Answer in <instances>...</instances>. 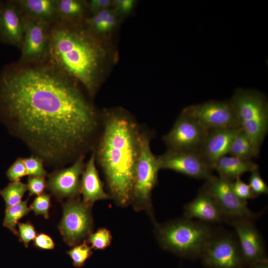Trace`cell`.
<instances>
[{
  "label": "cell",
  "instance_id": "1",
  "mask_svg": "<svg viewBox=\"0 0 268 268\" xmlns=\"http://www.w3.org/2000/svg\"><path fill=\"white\" fill-rule=\"evenodd\" d=\"M0 112L43 159L76 160L94 147L101 115L75 81L47 62L0 72Z\"/></svg>",
  "mask_w": 268,
  "mask_h": 268
},
{
  "label": "cell",
  "instance_id": "2",
  "mask_svg": "<svg viewBox=\"0 0 268 268\" xmlns=\"http://www.w3.org/2000/svg\"><path fill=\"white\" fill-rule=\"evenodd\" d=\"M101 128L93 151L110 198L118 205L131 202L136 163L144 130L129 112L121 107L100 113Z\"/></svg>",
  "mask_w": 268,
  "mask_h": 268
},
{
  "label": "cell",
  "instance_id": "3",
  "mask_svg": "<svg viewBox=\"0 0 268 268\" xmlns=\"http://www.w3.org/2000/svg\"><path fill=\"white\" fill-rule=\"evenodd\" d=\"M107 58L98 36L82 22L51 24L46 62L80 82L93 97L100 85Z\"/></svg>",
  "mask_w": 268,
  "mask_h": 268
},
{
  "label": "cell",
  "instance_id": "4",
  "mask_svg": "<svg viewBox=\"0 0 268 268\" xmlns=\"http://www.w3.org/2000/svg\"><path fill=\"white\" fill-rule=\"evenodd\" d=\"M216 231L210 223L185 217L162 224L155 222V235L160 246L185 258H200Z\"/></svg>",
  "mask_w": 268,
  "mask_h": 268
},
{
  "label": "cell",
  "instance_id": "5",
  "mask_svg": "<svg viewBox=\"0 0 268 268\" xmlns=\"http://www.w3.org/2000/svg\"><path fill=\"white\" fill-rule=\"evenodd\" d=\"M233 105L239 126L259 153L268 129V103L262 93L238 88L230 101Z\"/></svg>",
  "mask_w": 268,
  "mask_h": 268
},
{
  "label": "cell",
  "instance_id": "6",
  "mask_svg": "<svg viewBox=\"0 0 268 268\" xmlns=\"http://www.w3.org/2000/svg\"><path fill=\"white\" fill-rule=\"evenodd\" d=\"M151 136L144 131L136 163L131 202L137 211L145 210L153 218L151 194L158 181L160 170L157 156L150 147Z\"/></svg>",
  "mask_w": 268,
  "mask_h": 268
},
{
  "label": "cell",
  "instance_id": "7",
  "mask_svg": "<svg viewBox=\"0 0 268 268\" xmlns=\"http://www.w3.org/2000/svg\"><path fill=\"white\" fill-rule=\"evenodd\" d=\"M63 209V217L58 228L65 242L74 246L92 233L93 223L91 208L77 198L65 202Z\"/></svg>",
  "mask_w": 268,
  "mask_h": 268
},
{
  "label": "cell",
  "instance_id": "8",
  "mask_svg": "<svg viewBox=\"0 0 268 268\" xmlns=\"http://www.w3.org/2000/svg\"><path fill=\"white\" fill-rule=\"evenodd\" d=\"M207 268H244L238 242L229 234L217 231L203 249L200 257Z\"/></svg>",
  "mask_w": 268,
  "mask_h": 268
},
{
  "label": "cell",
  "instance_id": "9",
  "mask_svg": "<svg viewBox=\"0 0 268 268\" xmlns=\"http://www.w3.org/2000/svg\"><path fill=\"white\" fill-rule=\"evenodd\" d=\"M207 132L197 121L181 112L162 139L167 150L200 153Z\"/></svg>",
  "mask_w": 268,
  "mask_h": 268
},
{
  "label": "cell",
  "instance_id": "10",
  "mask_svg": "<svg viewBox=\"0 0 268 268\" xmlns=\"http://www.w3.org/2000/svg\"><path fill=\"white\" fill-rule=\"evenodd\" d=\"M232 182L214 175L206 180L202 188L215 200L226 216L227 222L232 219L254 221L261 213L251 211L247 206V201L237 196L233 190Z\"/></svg>",
  "mask_w": 268,
  "mask_h": 268
},
{
  "label": "cell",
  "instance_id": "11",
  "mask_svg": "<svg viewBox=\"0 0 268 268\" xmlns=\"http://www.w3.org/2000/svg\"><path fill=\"white\" fill-rule=\"evenodd\" d=\"M182 112L195 119L207 131L240 127L235 109L230 101H207L186 107Z\"/></svg>",
  "mask_w": 268,
  "mask_h": 268
},
{
  "label": "cell",
  "instance_id": "12",
  "mask_svg": "<svg viewBox=\"0 0 268 268\" xmlns=\"http://www.w3.org/2000/svg\"><path fill=\"white\" fill-rule=\"evenodd\" d=\"M25 18V33L19 63L25 65L45 63L49 47L51 24Z\"/></svg>",
  "mask_w": 268,
  "mask_h": 268
},
{
  "label": "cell",
  "instance_id": "13",
  "mask_svg": "<svg viewBox=\"0 0 268 268\" xmlns=\"http://www.w3.org/2000/svg\"><path fill=\"white\" fill-rule=\"evenodd\" d=\"M160 169H168L199 179L208 180L214 175L212 169L199 153L167 150L157 156Z\"/></svg>",
  "mask_w": 268,
  "mask_h": 268
},
{
  "label": "cell",
  "instance_id": "14",
  "mask_svg": "<svg viewBox=\"0 0 268 268\" xmlns=\"http://www.w3.org/2000/svg\"><path fill=\"white\" fill-rule=\"evenodd\" d=\"M227 223L236 232L238 243L245 266L268 260L262 237L253 221L232 219Z\"/></svg>",
  "mask_w": 268,
  "mask_h": 268
},
{
  "label": "cell",
  "instance_id": "15",
  "mask_svg": "<svg viewBox=\"0 0 268 268\" xmlns=\"http://www.w3.org/2000/svg\"><path fill=\"white\" fill-rule=\"evenodd\" d=\"M84 157L80 156L69 167L56 170L50 175L46 187L57 199H75L81 194L80 177L85 167Z\"/></svg>",
  "mask_w": 268,
  "mask_h": 268
},
{
  "label": "cell",
  "instance_id": "16",
  "mask_svg": "<svg viewBox=\"0 0 268 268\" xmlns=\"http://www.w3.org/2000/svg\"><path fill=\"white\" fill-rule=\"evenodd\" d=\"M25 24V16L15 0L4 1L0 7V41L21 49Z\"/></svg>",
  "mask_w": 268,
  "mask_h": 268
},
{
  "label": "cell",
  "instance_id": "17",
  "mask_svg": "<svg viewBox=\"0 0 268 268\" xmlns=\"http://www.w3.org/2000/svg\"><path fill=\"white\" fill-rule=\"evenodd\" d=\"M241 130V128L238 127L208 131L200 154L212 169L218 160L228 154L233 139Z\"/></svg>",
  "mask_w": 268,
  "mask_h": 268
},
{
  "label": "cell",
  "instance_id": "18",
  "mask_svg": "<svg viewBox=\"0 0 268 268\" xmlns=\"http://www.w3.org/2000/svg\"><path fill=\"white\" fill-rule=\"evenodd\" d=\"M184 217L208 223L226 222L227 219L214 198L202 188L197 197L184 207Z\"/></svg>",
  "mask_w": 268,
  "mask_h": 268
},
{
  "label": "cell",
  "instance_id": "19",
  "mask_svg": "<svg viewBox=\"0 0 268 268\" xmlns=\"http://www.w3.org/2000/svg\"><path fill=\"white\" fill-rule=\"evenodd\" d=\"M95 163V153L93 151L81 174L82 201L90 208L96 201L110 198L104 190V184L100 179Z\"/></svg>",
  "mask_w": 268,
  "mask_h": 268
},
{
  "label": "cell",
  "instance_id": "20",
  "mask_svg": "<svg viewBox=\"0 0 268 268\" xmlns=\"http://www.w3.org/2000/svg\"><path fill=\"white\" fill-rule=\"evenodd\" d=\"M24 16L52 24L58 20L57 0H16Z\"/></svg>",
  "mask_w": 268,
  "mask_h": 268
},
{
  "label": "cell",
  "instance_id": "21",
  "mask_svg": "<svg viewBox=\"0 0 268 268\" xmlns=\"http://www.w3.org/2000/svg\"><path fill=\"white\" fill-rule=\"evenodd\" d=\"M259 166L252 160L244 159L230 155L220 158L214 164L212 169L219 177L233 181L247 172L258 169Z\"/></svg>",
  "mask_w": 268,
  "mask_h": 268
},
{
  "label": "cell",
  "instance_id": "22",
  "mask_svg": "<svg viewBox=\"0 0 268 268\" xmlns=\"http://www.w3.org/2000/svg\"><path fill=\"white\" fill-rule=\"evenodd\" d=\"M87 2L78 0H57V21L67 23L82 22Z\"/></svg>",
  "mask_w": 268,
  "mask_h": 268
},
{
  "label": "cell",
  "instance_id": "23",
  "mask_svg": "<svg viewBox=\"0 0 268 268\" xmlns=\"http://www.w3.org/2000/svg\"><path fill=\"white\" fill-rule=\"evenodd\" d=\"M84 22L87 27L98 36L113 29L116 24V18L114 13L107 9L92 14Z\"/></svg>",
  "mask_w": 268,
  "mask_h": 268
},
{
  "label": "cell",
  "instance_id": "24",
  "mask_svg": "<svg viewBox=\"0 0 268 268\" xmlns=\"http://www.w3.org/2000/svg\"><path fill=\"white\" fill-rule=\"evenodd\" d=\"M228 154L230 156L247 160L257 157L256 151L251 140L242 130L233 139Z\"/></svg>",
  "mask_w": 268,
  "mask_h": 268
},
{
  "label": "cell",
  "instance_id": "25",
  "mask_svg": "<svg viewBox=\"0 0 268 268\" xmlns=\"http://www.w3.org/2000/svg\"><path fill=\"white\" fill-rule=\"evenodd\" d=\"M30 210V207L27 205V201H21L15 205L6 208L3 225L18 237L16 225L19 220L26 215Z\"/></svg>",
  "mask_w": 268,
  "mask_h": 268
},
{
  "label": "cell",
  "instance_id": "26",
  "mask_svg": "<svg viewBox=\"0 0 268 268\" xmlns=\"http://www.w3.org/2000/svg\"><path fill=\"white\" fill-rule=\"evenodd\" d=\"M27 190V185L23 183L20 180L11 182L6 187L1 190L0 195L5 201V208L21 202Z\"/></svg>",
  "mask_w": 268,
  "mask_h": 268
},
{
  "label": "cell",
  "instance_id": "27",
  "mask_svg": "<svg viewBox=\"0 0 268 268\" xmlns=\"http://www.w3.org/2000/svg\"><path fill=\"white\" fill-rule=\"evenodd\" d=\"M71 258L74 267H83L86 261L90 258L92 254L91 247L89 246L86 240L82 243L74 246L71 250L67 252Z\"/></svg>",
  "mask_w": 268,
  "mask_h": 268
},
{
  "label": "cell",
  "instance_id": "28",
  "mask_svg": "<svg viewBox=\"0 0 268 268\" xmlns=\"http://www.w3.org/2000/svg\"><path fill=\"white\" fill-rule=\"evenodd\" d=\"M112 238L110 231L107 228H101L90 234L86 240L91 248L104 250L110 245Z\"/></svg>",
  "mask_w": 268,
  "mask_h": 268
},
{
  "label": "cell",
  "instance_id": "29",
  "mask_svg": "<svg viewBox=\"0 0 268 268\" xmlns=\"http://www.w3.org/2000/svg\"><path fill=\"white\" fill-rule=\"evenodd\" d=\"M29 176L45 177L47 173L43 167V160L41 157L32 156L22 159Z\"/></svg>",
  "mask_w": 268,
  "mask_h": 268
},
{
  "label": "cell",
  "instance_id": "30",
  "mask_svg": "<svg viewBox=\"0 0 268 268\" xmlns=\"http://www.w3.org/2000/svg\"><path fill=\"white\" fill-rule=\"evenodd\" d=\"M51 207V196L47 194H43L37 196L31 204L30 208L35 215H42L45 218L49 217V209Z\"/></svg>",
  "mask_w": 268,
  "mask_h": 268
},
{
  "label": "cell",
  "instance_id": "31",
  "mask_svg": "<svg viewBox=\"0 0 268 268\" xmlns=\"http://www.w3.org/2000/svg\"><path fill=\"white\" fill-rule=\"evenodd\" d=\"M248 185L257 197L268 193V185L261 177L258 169L251 172Z\"/></svg>",
  "mask_w": 268,
  "mask_h": 268
},
{
  "label": "cell",
  "instance_id": "32",
  "mask_svg": "<svg viewBox=\"0 0 268 268\" xmlns=\"http://www.w3.org/2000/svg\"><path fill=\"white\" fill-rule=\"evenodd\" d=\"M232 186L237 196L244 201H247L249 199L257 197L249 185L242 181L240 177L237 178L232 182Z\"/></svg>",
  "mask_w": 268,
  "mask_h": 268
},
{
  "label": "cell",
  "instance_id": "33",
  "mask_svg": "<svg viewBox=\"0 0 268 268\" xmlns=\"http://www.w3.org/2000/svg\"><path fill=\"white\" fill-rule=\"evenodd\" d=\"M17 225L19 240L27 247L29 242L34 240L37 236L35 229L29 221L26 223L18 222Z\"/></svg>",
  "mask_w": 268,
  "mask_h": 268
},
{
  "label": "cell",
  "instance_id": "34",
  "mask_svg": "<svg viewBox=\"0 0 268 268\" xmlns=\"http://www.w3.org/2000/svg\"><path fill=\"white\" fill-rule=\"evenodd\" d=\"M6 176L11 182L20 180L27 175V171L21 158H17L9 167L6 173Z\"/></svg>",
  "mask_w": 268,
  "mask_h": 268
},
{
  "label": "cell",
  "instance_id": "35",
  "mask_svg": "<svg viewBox=\"0 0 268 268\" xmlns=\"http://www.w3.org/2000/svg\"><path fill=\"white\" fill-rule=\"evenodd\" d=\"M46 183L45 177L29 176L27 184L29 196H39L44 194Z\"/></svg>",
  "mask_w": 268,
  "mask_h": 268
},
{
  "label": "cell",
  "instance_id": "36",
  "mask_svg": "<svg viewBox=\"0 0 268 268\" xmlns=\"http://www.w3.org/2000/svg\"><path fill=\"white\" fill-rule=\"evenodd\" d=\"M33 244L37 248L42 250H52L55 244L53 240L49 235L41 233L34 240Z\"/></svg>",
  "mask_w": 268,
  "mask_h": 268
},
{
  "label": "cell",
  "instance_id": "37",
  "mask_svg": "<svg viewBox=\"0 0 268 268\" xmlns=\"http://www.w3.org/2000/svg\"><path fill=\"white\" fill-rule=\"evenodd\" d=\"M112 3L110 0H91L87 2V6L88 9L94 14L109 9Z\"/></svg>",
  "mask_w": 268,
  "mask_h": 268
},
{
  "label": "cell",
  "instance_id": "38",
  "mask_svg": "<svg viewBox=\"0 0 268 268\" xmlns=\"http://www.w3.org/2000/svg\"><path fill=\"white\" fill-rule=\"evenodd\" d=\"M112 2L119 12L126 14L133 10L135 2L134 0H116Z\"/></svg>",
  "mask_w": 268,
  "mask_h": 268
},
{
  "label": "cell",
  "instance_id": "39",
  "mask_svg": "<svg viewBox=\"0 0 268 268\" xmlns=\"http://www.w3.org/2000/svg\"><path fill=\"white\" fill-rule=\"evenodd\" d=\"M249 268H268V260L259 261L249 266Z\"/></svg>",
  "mask_w": 268,
  "mask_h": 268
},
{
  "label": "cell",
  "instance_id": "40",
  "mask_svg": "<svg viewBox=\"0 0 268 268\" xmlns=\"http://www.w3.org/2000/svg\"><path fill=\"white\" fill-rule=\"evenodd\" d=\"M3 1H1V0H0V7L1 6V5H2L3 3Z\"/></svg>",
  "mask_w": 268,
  "mask_h": 268
}]
</instances>
